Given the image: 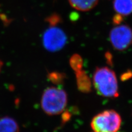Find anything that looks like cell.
<instances>
[{
    "label": "cell",
    "mask_w": 132,
    "mask_h": 132,
    "mask_svg": "<svg viewBox=\"0 0 132 132\" xmlns=\"http://www.w3.org/2000/svg\"><path fill=\"white\" fill-rule=\"evenodd\" d=\"M123 19L122 15L118 14H116L113 18V23L115 25H119L123 21Z\"/></svg>",
    "instance_id": "cell-13"
},
{
    "label": "cell",
    "mask_w": 132,
    "mask_h": 132,
    "mask_svg": "<svg viewBox=\"0 0 132 132\" xmlns=\"http://www.w3.org/2000/svg\"><path fill=\"white\" fill-rule=\"evenodd\" d=\"M19 127L14 119L8 116L0 118V132H19Z\"/></svg>",
    "instance_id": "cell-8"
},
{
    "label": "cell",
    "mask_w": 132,
    "mask_h": 132,
    "mask_svg": "<svg viewBox=\"0 0 132 132\" xmlns=\"http://www.w3.org/2000/svg\"><path fill=\"white\" fill-rule=\"evenodd\" d=\"M48 79L53 84L56 85H61L63 84L64 79H65V75L64 74L57 72H52L48 74Z\"/></svg>",
    "instance_id": "cell-10"
},
{
    "label": "cell",
    "mask_w": 132,
    "mask_h": 132,
    "mask_svg": "<svg viewBox=\"0 0 132 132\" xmlns=\"http://www.w3.org/2000/svg\"><path fill=\"white\" fill-rule=\"evenodd\" d=\"M71 6L80 11H88L92 10L98 3V0H68Z\"/></svg>",
    "instance_id": "cell-9"
},
{
    "label": "cell",
    "mask_w": 132,
    "mask_h": 132,
    "mask_svg": "<svg viewBox=\"0 0 132 132\" xmlns=\"http://www.w3.org/2000/svg\"><path fill=\"white\" fill-rule=\"evenodd\" d=\"M57 25H50L43 37L44 47L50 52H57L63 48L67 38L64 31Z\"/></svg>",
    "instance_id": "cell-4"
},
{
    "label": "cell",
    "mask_w": 132,
    "mask_h": 132,
    "mask_svg": "<svg viewBox=\"0 0 132 132\" xmlns=\"http://www.w3.org/2000/svg\"><path fill=\"white\" fill-rule=\"evenodd\" d=\"M93 86L97 93L105 97L119 96L117 78L114 71L109 67H97L93 77Z\"/></svg>",
    "instance_id": "cell-1"
},
{
    "label": "cell",
    "mask_w": 132,
    "mask_h": 132,
    "mask_svg": "<svg viewBox=\"0 0 132 132\" xmlns=\"http://www.w3.org/2000/svg\"><path fill=\"white\" fill-rule=\"evenodd\" d=\"M3 62L1 60H0V73H1V70H2V67H3Z\"/></svg>",
    "instance_id": "cell-14"
},
{
    "label": "cell",
    "mask_w": 132,
    "mask_h": 132,
    "mask_svg": "<svg viewBox=\"0 0 132 132\" xmlns=\"http://www.w3.org/2000/svg\"><path fill=\"white\" fill-rule=\"evenodd\" d=\"M68 102V96L64 90L50 86L44 90L41 98V107L49 116L59 115L65 110Z\"/></svg>",
    "instance_id": "cell-2"
},
{
    "label": "cell",
    "mask_w": 132,
    "mask_h": 132,
    "mask_svg": "<svg viewBox=\"0 0 132 132\" xmlns=\"http://www.w3.org/2000/svg\"><path fill=\"white\" fill-rule=\"evenodd\" d=\"M70 65L74 72H77L82 69L83 61L82 58L78 54L73 55L70 59Z\"/></svg>",
    "instance_id": "cell-11"
},
{
    "label": "cell",
    "mask_w": 132,
    "mask_h": 132,
    "mask_svg": "<svg viewBox=\"0 0 132 132\" xmlns=\"http://www.w3.org/2000/svg\"><path fill=\"white\" fill-rule=\"evenodd\" d=\"M113 6L117 14L123 16L132 13V0H114Z\"/></svg>",
    "instance_id": "cell-7"
},
{
    "label": "cell",
    "mask_w": 132,
    "mask_h": 132,
    "mask_svg": "<svg viewBox=\"0 0 132 132\" xmlns=\"http://www.w3.org/2000/svg\"><path fill=\"white\" fill-rule=\"evenodd\" d=\"M110 40L115 50H125L132 44V29L127 25H117L111 29Z\"/></svg>",
    "instance_id": "cell-5"
},
{
    "label": "cell",
    "mask_w": 132,
    "mask_h": 132,
    "mask_svg": "<svg viewBox=\"0 0 132 132\" xmlns=\"http://www.w3.org/2000/svg\"><path fill=\"white\" fill-rule=\"evenodd\" d=\"M121 124L120 114L114 110H107L95 116L90 126L94 132H117Z\"/></svg>",
    "instance_id": "cell-3"
},
{
    "label": "cell",
    "mask_w": 132,
    "mask_h": 132,
    "mask_svg": "<svg viewBox=\"0 0 132 132\" xmlns=\"http://www.w3.org/2000/svg\"><path fill=\"white\" fill-rule=\"evenodd\" d=\"M49 25H58L62 21L61 16L57 14H53L46 19Z\"/></svg>",
    "instance_id": "cell-12"
},
{
    "label": "cell",
    "mask_w": 132,
    "mask_h": 132,
    "mask_svg": "<svg viewBox=\"0 0 132 132\" xmlns=\"http://www.w3.org/2000/svg\"><path fill=\"white\" fill-rule=\"evenodd\" d=\"M75 72L78 89L82 93H89L92 88V82L87 74L82 69Z\"/></svg>",
    "instance_id": "cell-6"
}]
</instances>
